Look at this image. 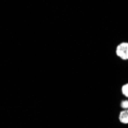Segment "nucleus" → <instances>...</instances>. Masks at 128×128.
Wrapping results in <instances>:
<instances>
[{
	"instance_id": "1",
	"label": "nucleus",
	"mask_w": 128,
	"mask_h": 128,
	"mask_svg": "<svg viewBox=\"0 0 128 128\" xmlns=\"http://www.w3.org/2000/svg\"><path fill=\"white\" fill-rule=\"evenodd\" d=\"M116 55L124 61L128 60V42H122L116 47Z\"/></svg>"
},
{
	"instance_id": "2",
	"label": "nucleus",
	"mask_w": 128,
	"mask_h": 128,
	"mask_svg": "<svg viewBox=\"0 0 128 128\" xmlns=\"http://www.w3.org/2000/svg\"><path fill=\"white\" fill-rule=\"evenodd\" d=\"M119 120L124 124H128V110H124L120 113Z\"/></svg>"
},
{
	"instance_id": "3",
	"label": "nucleus",
	"mask_w": 128,
	"mask_h": 128,
	"mask_svg": "<svg viewBox=\"0 0 128 128\" xmlns=\"http://www.w3.org/2000/svg\"><path fill=\"white\" fill-rule=\"evenodd\" d=\"M121 92H122V94L128 98V83L124 84L121 88Z\"/></svg>"
},
{
	"instance_id": "4",
	"label": "nucleus",
	"mask_w": 128,
	"mask_h": 128,
	"mask_svg": "<svg viewBox=\"0 0 128 128\" xmlns=\"http://www.w3.org/2000/svg\"><path fill=\"white\" fill-rule=\"evenodd\" d=\"M120 107L124 110H128V100H125L121 101Z\"/></svg>"
}]
</instances>
